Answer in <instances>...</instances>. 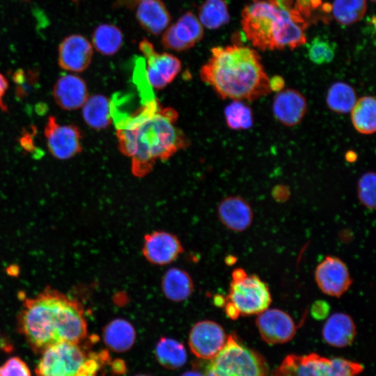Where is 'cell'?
I'll list each match as a JSON object with an SVG mask.
<instances>
[{
	"label": "cell",
	"mask_w": 376,
	"mask_h": 376,
	"mask_svg": "<svg viewBox=\"0 0 376 376\" xmlns=\"http://www.w3.org/2000/svg\"><path fill=\"white\" fill-rule=\"evenodd\" d=\"M93 57V47L83 36L72 34L59 44L58 63L61 68L72 72L84 71Z\"/></svg>",
	"instance_id": "15"
},
{
	"label": "cell",
	"mask_w": 376,
	"mask_h": 376,
	"mask_svg": "<svg viewBox=\"0 0 376 376\" xmlns=\"http://www.w3.org/2000/svg\"><path fill=\"white\" fill-rule=\"evenodd\" d=\"M200 78L221 99L252 102L271 92L260 56L245 45L213 47Z\"/></svg>",
	"instance_id": "3"
},
{
	"label": "cell",
	"mask_w": 376,
	"mask_h": 376,
	"mask_svg": "<svg viewBox=\"0 0 376 376\" xmlns=\"http://www.w3.org/2000/svg\"><path fill=\"white\" fill-rule=\"evenodd\" d=\"M52 94L56 104L66 111L82 107L88 97L86 81L73 74H65L58 77L53 86Z\"/></svg>",
	"instance_id": "17"
},
{
	"label": "cell",
	"mask_w": 376,
	"mask_h": 376,
	"mask_svg": "<svg viewBox=\"0 0 376 376\" xmlns=\"http://www.w3.org/2000/svg\"><path fill=\"white\" fill-rule=\"evenodd\" d=\"M256 323L261 338L269 344L290 341L297 329L291 316L279 308H268L258 314Z\"/></svg>",
	"instance_id": "13"
},
{
	"label": "cell",
	"mask_w": 376,
	"mask_h": 376,
	"mask_svg": "<svg viewBox=\"0 0 376 376\" xmlns=\"http://www.w3.org/2000/svg\"><path fill=\"white\" fill-rule=\"evenodd\" d=\"M123 40L121 31L110 24H100L95 28L92 36L95 49L104 56L116 54L120 49Z\"/></svg>",
	"instance_id": "28"
},
{
	"label": "cell",
	"mask_w": 376,
	"mask_h": 376,
	"mask_svg": "<svg viewBox=\"0 0 376 376\" xmlns=\"http://www.w3.org/2000/svg\"><path fill=\"white\" fill-rule=\"evenodd\" d=\"M17 329L37 354L61 342L81 343L88 334L81 303L50 287L24 298Z\"/></svg>",
	"instance_id": "2"
},
{
	"label": "cell",
	"mask_w": 376,
	"mask_h": 376,
	"mask_svg": "<svg viewBox=\"0 0 376 376\" xmlns=\"http://www.w3.org/2000/svg\"><path fill=\"white\" fill-rule=\"evenodd\" d=\"M306 99L299 91L283 89L276 93L272 102L273 114L280 123L292 127L301 123L307 111Z\"/></svg>",
	"instance_id": "16"
},
{
	"label": "cell",
	"mask_w": 376,
	"mask_h": 376,
	"mask_svg": "<svg viewBox=\"0 0 376 376\" xmlns=\"http://www.w3.org/2000/svg\"><path fill=\"white\" fill-rule=\"evenodd\" d=\"M198 19L210 29H217L230 20L228 6L224 0H205L199 7Z\"/></svg>",
	"instance_id": "29"
},
{
	"label": "cell",
	"mask_w": 376,
	"mask_h": 376,
	"mask_svg": "<svg viewBox=\"0 0 376 376\" xmlns=\"http://www.w3.org/2000/svg\"><path fill=\"white\" fill-rule=\"evenodd\" d=\"M111 370L116 374H124L126 371L125 362L121 359H116L111 363Z\"/></svg>",
	"instance_id": "42"
},
{
	"label": "cell",
	"mask_w": 376,
	"mask_h": 376,
	"mask_svg": "<svg viewBox=\"0 0 376 376\" xmlns=\"http://www.w3.org/2000/svg\"><path fill=\"white\" fill-rule=\"evenodd\" d=\"M330 360L312 353L289 355L276 372V376H329Z\"/></svg>",
	"instance_id": "19"
},
{
	"label": "cell",
	"mask_w": 376,
	"mask_h": 376,
	"mask_svg": "<svg viewBox=\"0 0 376 376\" xmlns=\"http://www.w3.org/2000/svg\"><path fill=\"white\" fill-rule=\"evenodd\" d=\"M352 318L344 313H335L328 318L322 327L324 340L330 345L343 347L350 345L356 336Z\"/></svg>",
	"instance_id": "20"
},
{
	"label": "cell",
	"mask_w": 376,
	"mask_h": 376,
	"mask_svg": "<svg viewBox=\"0 0 376 376\" xmlns=\"http://www.w3.org/2000/svg\"><path fill=\"white\" fill-rule=\"evenodd\" d=\"M227 126L235 130L251 128L253 125L252 109L241 100H233L224 109Z\"/></svg>",
	"instance_id": "31"
},
{
	"label": "cell",
	"mask_w": 376,
	"mask_h": 376,
	"mask_svg": "<svg viewBox=\"0 0 376 376\" xmlns=\"http://www.w3.org/2000/svg\"><path fill=\"white\" fill-rule=\"evenodd\" d=\"M111 107V101L103 95L88 96L82 106L83 119L93 129H105L113 120Z\"/></svg>",
	"instance_id": "23"
},
{
	"label": "cell",
	"mask_w": 376,
	"mask_h": 376,
	"mask_svg": "<svg viewBox=\"0 0 376 376\" xmlns=\"http://www.w3.org/2000/svg\"><path fill=\"white\" fill-rule=\"evenodd\" d=\"M272 196L276 201H283L289 197L290 190L285 185H279L273 189Z\"/></svg>",
	"instance_id": "39"
},
{
	"label": "cell",
	"mask_w": 376,
	"mask_h": 376,
	"mask_svg": "<svg viewBox=\"0 0 376 376\" xmlns=\"http://www.w3.org/2000/svg\"><path fill=\"white\" fill-rule=\"evenodd\" d=\"M329 312V306L324 301H317L314 302L311 307V314L315 319L320 320L325 318Z\"/></svg>",
	"instance_id": "37"
},
{
	"label": "cell",
	"mask_w": 376,
	"mask_h": 376,
	"mask_svg": "<svg viewBox=\"0 0 376 376\" xmlns=\"http://www.w3.org/2000/svg\"><path fill=\"white\" fill-rule=\"evenodd\" d=\"M120 4L129 6V7H133L138 4L140 1L142 0H116Z\"/></svg>",
	"instance_id": "44"
},
{
	"label": "cell",
	"mask_w": 376,
	"mask_h": 376,
	"mask_svg": "<svg viewBox=\"0 0 376 376\" xmlns=\"http://www.w3.org/2000/svg\"><path fill=\"white\" fill-rule=\"evenodd\" d=\"M0 376H31V372L24 360L13 357L0 366Z\"/></svg>",
	"instance_id": "35"
},
{
	"label": "cell",
	"mask_w": 376,
	"mask_h": 376,
	"mask_svg": "<svg viewBox=\"0 0 376 376\" xmlns=\"http://www.w3.org/2000/svg\"><path fill=\"white\" fill-rule=\"evenodd\" d=\"M227 340L223 327L211 320L196 322L189 335V346L198 358L212 359L224 347Z\"/></svg>",
	"instance_id": "10"
},
{
	"label": "cell",
	"mask_w": 376,
	"mask_h": 376,
	"mask_svg": "<svg viewBox=\"0 0 376 376\" xmlns=\"http://www.w3.org/2000/svg\"><path fill=\"white\" fill-rule=\"evenodd\" d=\"M137 5L136 19L145 30L158 35L167 28L171 17L161 0H142Z\"/></svg>",
	"instance_id": "21"
},
{
	"label": "cell",
	"mask_w": 376,
	"mask_h": 376,
	"mask_svg": "<svg viewBox=\"0 0 376 376\" xmlns=\"http://www.w3.org/2000/svg\"><path fill=\"white\" fill-rule=\"evenodd\" d=\"M210 360L205 376H267L261 358L233 335L228 336L224 347Z\"/></svg>",
	"instance_id": "5"
},
{
	"label": "cell",
	"mask_w": 376,
	"mask_h": 376,
	"mask_svg": "<svg viewBox=\"0 0 376 376\" xmlns=\"http://www.w3.org/2000/svg\"><path fill=\"white\" fill-rule=\"evenodd\" d=\"M295 7L304 17H308L312 11L322 4V0H295Z\"/></svg>",
	"instance_id": "36"
},
{
	"label": "cell",
	"mask_w": 376,
	"mask_h": 376,
	"mask_svg": "<svg viewBox=\"0 0 376 376\" xmlns=\"http://www.w3.org/2000/svg\"><path fill=\"white\" fill-rule=\"evenodd\" d=\"M203 36V28L199 19L191 12H187L166 29L162 43L166 49L182 52L194 46Z\"/></svg>",
	"instance_id": "12"
},
{
	"label": "cell",
	"mask_w": 376,
	"mask_h": 376,
	"mask_svg": "<svg viewBox=\"0 0 376 376\" xmlns=\"http://www.w3.org/2000/svg\"><path fill=\"white\" fill-rule=\"evenodd\" d=\"M178 112L152 99L119 122L116 138L119 150L131 158V171L137 178L150 173L157 161H166L189 145L177 127Z\"/></svg>",
	"instance_id": "1"
},
{
	"label": "cell",
	"mask_w": 376,
	"mask_h": 376,
	"mask_svg": "<svg viewBox=\"0 0 376 376\" xmlns=\"http://www.w3.org/2000/svg\"><path fill=\"white\" fill-rule=\"evenodd\" d=\"M72 1H75V2H77V1H80V0H72Z\"/></svg>",
	"instance_id": "47"
},
{
	"label": "cell",
	"mask_w": 376,
	"mask_h": 376,
	"mask_svg": "<svg viewBox=\"0 0 376 376\" xmlns=\"http://www.w3.org/2000/svg\"><path fill=\"white\" fill-rule=\"evenodd\" d=\"M232 280L225 304L240 317L258 315L269 308L272 295L267 285L256 274L249 275L242 268L232 272Z\"/></svg>",
	"instance_id": "6"
},
{
	"label": "cell",
	"mask_w": 376,
	"mask_h": 376,
	"mask_svg": "<svg viewBox=\"0 0 376 376\" xmlns=\"http://www.w3.org/2000/svg\"><path fill=\"white\" fill-rule=\"evenodd\" d=\"M354 128L362 134H373L376 130V101L373 96L366 95L357 100L351 111Z\"/></svg>",
	"instance_id": "25"
},
{
	"label": "cell",
	"mask_w": 376,
	"mask_h": 376,
	"mask_svg": "<svg viewBox=\"0 0 376 376\" xmlns=\"http://www.w3.org/2000/svg\"><path fill=\"white\" fill-rule=\"evenodd\" d=\"M363 370V366L358 363L341 358L330 360L329 376H357Z\"/></svg>",
	"instance_id": "34"
},
{
	"label": "cell",
	"mask_w": 376,
	"mask_h": 376,
	"mask_svg": "<svg viewBox=\"0 0 376 376\" xmlns=\"http://www.w3.org/2000/svg\"><path fill=\"white\" fill-rule=\"evenodd\" d=\"M162 289L168 299L182 301L191 295L194 283L187 272L178 267H172L169 269L162 277Z\"/></svg>",
	"instance_id": "24"
},
{
	"label": "cell",
	"mask_w": 376,
	"mask_h": 376,
	"mask_svg": "<svg viewBox=\"0 0 376 376\" xmlns=\"http://www.w3.org/2000/svg\"><path fill=\"white\" fill-rule=\"evenodd\" d=\"M88 357L81 343H56L41 353L35 373L36 376H79Z\"/></svg>",
	"instance_id": "7"
},
{
	"label": "cell",
	"mask_w": 376,
	"mask_h": 376,
	"mask_svg": "<svg viewBox=\"0 0 376 376\" xmlns=\"http://www.w3.org/2000/svg\"><path fill=\"white\" fill-rule=\"evenodd\" d=\"M183 251L180 241L173 233L157 230L144 237L142 253L153 265H168L176 260Z\"/></svg>",
	"instance_id": "14"
},
{
	"label": "cell",
	"mask_w": 376,
	"mask_h": 376,
	"mask_svg": "<svg viewBox=\"0 0 376 376\" xmlns=\"http://www.w3.org/2000/svg\"><path fill=\"white\" fill-rule=\"evenodd\" d=\"M370 1H373V2H375V0H370Z\"/></svg>",
	"instance_id": "48"
},
{
	"label": "cell",
	"mask_w": 376,
	"mask_h": 376,
	"mask_svg": "<svg viewBox=\"0 0 376 376\" xmlns=\"http://www.w3.org/2000/svg\"><path fill=\"white\" fill-rule=\"evenodd\" d=\"M180 376H205L201 373L196 370H189L184 373Z\"/></svg>",
	"instance_id": "45"
},
{
	"label": "cell",
	"mask_w": 376,
	"mask_h": 376,
	"mask_svg": "<svg viewBox=\"0 0 376 376\" xmlns=\"http://www.w3.org/2000/svg\"><path fill=\"white\" fill-rule=\"evenodd\" d=\"M315 280L327 295L340 297L350 288L352 279L346 264L339 258L328 256L316 267Z\"/></svg>",
	"instance_id": "11"
},
{
	"label": "cell",
	"mask_w": 376,
	"mask_h": 376,
	"mask_svg": "<svg viewBox=\"0 0 376 376\" xmlns=\"http://www.w3.org/2000/svg\"><path fill=\"white\" fill-rule=\"evenodd\" d=\"M139 47L146 58L149 84L155 89L160 90L171 83L182 68L180 61L173 54L158 53L146 38L140 42Z\"/></svg>",
	"instance_id": "9"
},
{
	"label": "cell",
	"mask_w": 376,
	"mask_h": 376,
	"mask_svg": "<svg viewBox=\"0 0 376 376\" xmlns=\"http://www.w3.org/2000/svg\"><path fill=\"white\" fill-rule=\"evenodd\" d=\"M241 22L247 39L263 51L294 49L306 42L308 23L295 6L278 0H252L242 10Z\"/></svg>",
	"instance_id": "4"
},
{
	"label": "cell",
	"mask_w": 376,
	"mask_h": 376,
	"mask_svg": "<svg viewBox=\"0 0 376 376\" xmlns=\"http://www.w3.org/2000/svg\"><path fill=\"white\" fill-rule=\"evenodd\" d=\"M284 86L285 80L281 76L274 75L269 78V88L271 92L279 93L284 89Z\"/></svg>",
	"instance_id": "40"
},
{
	"label": "cell",
	"mask_w": 376,
	"mask_h": 376,
	"mask_svg": "<svg viewBox=\"0 0 376 376\" xmlns=\"http://www.w3.org/2000/svg\"><path fill=\"white\" fill-rule=\"evenodd\" d=\"M376 175L374 171L364 173L357 183V196L360 203L366 208L375 207Z\"/></svg>",
	"instance_id": "33"
},
{
	"label": "cell",
	"mask_w": 376,
	"mask_h": 376,
	"mask_svg": "<svg viewBox=\"0 0 376 376\" xmlns=\"http://www.w3.org/2000/svg\"><path fill=\"white\" fill-rule=\"evenodd\" d=\"M0 341H1V338H0Z\"/></svg>",
	"instance_id": "49"
},
{
	"label": "cell",
	"mask_w": 376,
	"mask_h": 376,
	"mask_svg": "<svg viewBox=\"0 0 376 376\" xmlns=\"http://www.w3.org/2000/svg\"><path fill=\"white\" fill-rule=\"evenodd\" d=\"M345 158L347 162H354L357 159V154L353 150H348L345 153Z\"/></svg>",
	"instance_id": "43"
},
{
	"label": "cell",
	"mask_w": 376,
	"mask_h": 376,
	"mask_svg": "<svg viewBox=\"0 0 376 376\" xmlns=\"http://www.w3.org/2000/svg\"><path fill=\"white\" fill-rule=\"evenodd\" d=\"M134 376H150V375H144V374H138V375H136Z\"/></svg>",
	"instance_id": "46"
},
{
	"label": "cell",
	"mask_w": 376,
	"mask_h": 376,
	"mask_svg": "<svg viewBox=\"0 0 376 376\" xmlns=\"http://www.w3.org/2000/svg\"><path fill=\"white\" fill-rule=\"evenodd\" d=\"M47 148L60 160H67L82 151V134L74 124L61 125L54 116H49L44 129Z\"/></svg>",
	"instance_id": "8"
},
{
	"label": "cell",
	"mask_w": 376,
	"mask_h": 376,
	"mask_svg": "<svg viewBox=\"0 0 376 376\" xmlns=\"http://www.w3.org/2000/svg\"><path fill=\"white\" fill-rule=\"evenodd\" d=\"M155 354L158 362L171 370L181 368L187 361L183 344L171 338H161L156 345Z\"/></svg>",
	"instance_id": "26"
},
{
	"label": "cell",
	"mask_w": 376,
	"mask_h": 376,
	"mask_svg": "<svg viewBox=\"0 0 376 376\" xmlns=\"http://www.w3.org/2000/svg\"><path fill=\"white\" fill-rule=\"evenodd\" d=\"M366 9V0H334L331 11L337 22L349 25L361 19Z\"/></svg>",
	"instance_id": "30"
},
{
	"label": "cell",
	"mask_w": 376,
	"mask_h": 376,
	"mask_svg": "<svg viewBox=\"0 0 376 376\" xmlns=\"http://www.w3.org/2000/svg\"><path fill=\"white\" fill-rule=\"evenodd\" d=\"M220 221L229 230L242 232L252 224L253 214L250 204L239 196L224 198L217 207Z\"/></svg>",
	"instance_id": "18"
},
{
	"label": "cell",
	"mask_w": 376,
	"mask_h": 376,
	"mask_svg": "<svg viewBox=\"0 0 376 376\" xmlns=\"http://www.w3.org/2000/svg\"><path fill=\"white\" fill-rule=\"evenodd\" d=\"M102 337L107 347L116 352L129 350L136 340V331L132 324L123 318H116L104 328Z\"/></svg>",
	"instance_id": "22"
},
{
	"label": "cell",
	"mask_w": 376,
	"mask_h": 376,
	"mask_svg": "<svg viewBox=\"0 0 376 376\" xmlns=\"http://www.w3.org/2000/svg\"><path fill=\"white\" fill-rule=\"evenodd\" d=\"M8 81L6 77L0 72V109L3 112H8V106L4 102V96L8 88Z\"/></svg>",
	"instance_id": "38"
},
{
	"label": "cell",
	"mask_w": 376,
	"mask_h": 376,
	"mask_svg": "<svg viewBox=\"0 0 376 376\" xmlns=\"http://www.w3.org/2000/svg\"><path fill=\"white\" fill-rule=\"evenodd\" d=\"M356 102L357 94L354 88L345 82H335L328 88L326 103L328 108L335 113L350 112Z\"/></svg>",
	"instance_id": "27"
},
{
	"label": "cell",
	"mask_w": 376,
	"mask_h": 376,
	"mask_svg": "<svg viewBox=\"0 0 376 376\" xmlns=\"http://www.w3.org/2000/svg\"><path fill=\"white\" fill-rule=\"evenodd\" d=\"M336 46L329 40L315 37L308 47V56L313 63L322 65L329 63L335 56Z\"/></svg>",
	"instance_id": "32"
},
{
	"label": "cell",
	"mask_w": 376,
	"mask_h": 376,
	"mask_svg": "<svg viewBox=\"0 0 376 376\" xmlns=\"http://www.w3.org/2000/svg\"><path fill=\"white\" fill-rule=\"evenodd\" d=\"M21 146L28 152L33 151L36 148L33 143V138L31 134L29 132H24L19 139Z\"/></svg>",
	"instance_id": "41"
}]
</instances>
